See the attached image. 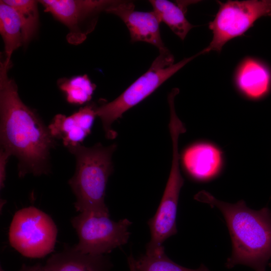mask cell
I'll return each instance as SVG.
<instances>
[{"label": "cell", "instance_id": "6da1fadb", "mask_svg": "<svg viewBox=\"0 0 271 271\" xmlns=\"http://www.w3.org/2000/svg\"><path fill=\"white\" fill-rule=\"evenodd\" d=\"M12 62L0 63L1 148L18 160V176H39L50 171V153L56 142L39 116L21 100L9 77Z\"/></svg>", "mask_w": 271, "mask_h": 271}, {"label": "cell", "instance_id": "7a4b0ae2", "mask_svg": "<svg viewBox=\"0 0 271 271\" xmlns=\"http://www.w3.org/2000/svg\"><path fill=\"white\" fill-rule=\"evenodd\" d=\"M195 199L219 209L225 220L232 242L231 255L225 266H248L255 271H266L271 259V211L248 208L241 200L234 204L220 201L206 191Z\"/></svg>", "mask_w": 271, "mask_h": 271}, {"label": "cell", "instance_id": "3957f363", "mask_svg": "<svg viewBox=\"0 0 271 271\" xmlns=\"http://www.w3.org/2000/svg\"><path fill=\"white\" fill-rule=\"evenodd\" d=\"M116 148L115 144L104 146L100 143L91 147L79 144L67 148L76 161L74 174L68 181L76 197V211L109 215L104 198L113 170L112 157Z\"/></svg>", "mask_w": 271, "mask_h": 271}, {"label": "cell", "instance_id": "277c9868", "mask_svg": "<svg viewBox=\"0 0 271 271\" xmlns=\"http://www.w3.org/2000/svg\"><path fill=\"white\" fill-rule=\"evenodd\" d=\"M201 54L202 51L175 63L174 56L168 49L159 51L149 69L120 95L109 102L96 105L97 116L101 120L106 138L115 139L117 133L112 128L115 121L121 118L124 112L148 97L185 65Z\"/></svg>", "mask_w": 271, "mask_h": 271}, {"label": "cell", "instance_id": "5b68a950", "mask_svg": "<svg viewBox=\"0 0 271 271\" xmlns=\"http://www.w3.org/2000/svg\"><path fill=\"white\" fill-rule=\"evenodd\" d=\"M57 233V226L49 215L29 206L14 214L9 239L11 245L23 256L41 258L54 250Z\"/></svg>", "mask_w": 271, "mask_h": 271}, {"label": "cell", "instance_id": "8992f818", "mask_svg": "<svg viewBox=\"0 0 271 271\" xmlns=\"http://www.w3.org/2000/svg\"><path fill=\"white\" fill-rule=\"evenodd\" d=\"M169 131L173 151L171 168L156 213L148 222L151 239L146 246V253L147 254H153L158 251L163 247V244L167 239L177 232V207L180 190L184 182L179 168L178 141L183 131L176 126L172 127Z\"/></svg>", "mask_w": 271, "mask_h": 271}, {"label": "cell", "instance_id": "52a82bcc", "mask_svg": "<svg viewBox=\"0 0 271 271\" xmlns=\"http://www.w3.org/2000/svg\"><path fill=\"white\" fill-rule=\"evenodd\" d=\"M219 8L209 28L213 36L204 54L220 52L230 40L242 35L262 17H271V0L217 1Z\"/></svg>", "mask_w": 271, "mask_h": 271}, {"label": "cell", "instance_id": "ba28073f", "mask_svg": "<svg viewBox=\"0 0 271 271\" xmlns=\"http://www.w3.org/2000/svg\"><path fill=\"white\" fill-rule=\"evenodd\" d=\"M71 223L78 238L74 247L82 253L93 255H104L125 244L131 224L127 218L114 221L109 215L89 212H80L71 219Z\"/></svg>", "mask_w": 271, "mask_h": 271}, {"label": "cell", "instance_id": "9c48e42d", "mask_svg": "<svg viewBox=\"0 0 271 271\" xmlns=\"http://www.w3.org/2000/svg\"><path fill=\"white\" fill-rule=\"evenodd\" d=\"M112 0H41L45 11L68 29L69 43H82L96 26L101 13L106 12Z\"/></svg>", "mask_w": 271, "mask_h": 271}, {"label": "cell", "instance_id": "30bf717a", "mask_svg": "<svg viewBox=\"0 0 271 271\" xmlns=\"http://www.w3.org/2000/svg\"><path fill=\"white\" fill-rule=\"evenodd\" d=\"M135 6L130 1L113 0L106 11L119 17L125 24L131 42H144L156 47L159 51L167 50L161 36V23L153 11L134 10Z\"/></svg>", "mask_w": 271, "mask_h": 271}, {"label": "cell", "instance_id": "8fae6325", "mask_svg": "<svg viewBox=\"0 0 271 271\" xmlns=\"http://www.w3.org/2000/svg\"><path fill=\"white\" fill-rule=\"evenodd\" d=\"M96 105L88 104L69 116L58 114L48 126L51 136L68 148L81 144L91 130L97 114Z\"/></svg>", "mask_w": 271, "mask_h": 271}, {"label": "cell", "instance_id": "7c38bea8", "mask_svg": "<svg viewBox=\"0 0 271 271\" xmlns=\"http://www.w3.org/2000/svg\"><path fill=\"white\" fill-rule=\"evenodd\" d=\"M182 162L192 178L206 181L214 178L220 172L222 164V153L212 144L197 143L185 150Z\"/></svg>", "mask_w": 271, "mask_h": 271}, {"label": "cell", "instance_id": "4fadbf2b", "mask_svg": "<svg viewBox=\"0 0 271 271\" xmlns=\"http://www.w3.org/2000/svg\"><path fill=\"white\" fill-rule=\"evenodd\" d=\"M45 265L49 271H110L112 264L105 255L84 253L66 245L51 255Z\"/></svg>", "mask_w": 271, "mask_h": 271}, {"label": "cell", "instance_id": "5bb4252c", "mask_svg": "<svg viewBox=\"0 0 271 271\" xmlns=\"http://www.w3.org/2000/svg\"><path fill=\"white\" fill-rule=\"evenodd\" d=\"M235 80L237 87L243 94L250 98L258 99L268 91L271 75L263 64L249 58L238 67Z\"/></svg>", "mask_w": 271, "mask_h": 271}, {"label": "cell", "instance_id": "9a60e30c", "mask_svg": "<svg viewBox=\"0 0 271 271\" xmlns=\"http://www.w3.org/2000/svg\"><path fill=\"white\" fill-rule=\"evenodd\" d=\"M153 11L161 22L165 23L182 40L195 26L186 19L187 7L196 1H179L176 3L166 0H151Z\"/></svg>", "mask_w": 271, "mask_h": 271}, {"label": "cell", "instance_id": "2e32d148", "mask_svg": "<svg viewBox=\"0 0 271 271\" xmlns=\"http://www.w3.org/2000/svg\"><path fill=\"white\" fill-rule=\"evenodd\" d=\"M0 33L4 43L6 62H11L13 52L23 44L22 27L16 11L0 1Z\"/></svg>", "mask_w": 271, "mask_h": 271}, {"label": "cell", "instance_id": "e0dca14e", "mask_svg": "<svg viewBox=\"0 0 271 271\" xmlns=\"http://www.w3.org/2000/svg\"><path fill=\"white\" fill-rule=\"evenodd\" d=\"M18 14L22 23L23 44L27 45L36 34L39 23L38 1L3 0Z\"/></svg>", "mask_w": 271, "mask_h": 271}, {"label": "cell", "instance_id": "ac0fdd59", "mask_svg": "<svg viewBox=\"0 0 271 271\" xmlns=\"http://www.w3.org/2000/svg\"><path fill=\"white\" fill-rule=\"evenodd\" d=\"M58 84L65 94L67 101L76 105H81L90 101L96 88V85L86 74L60 79Z\"/></svg>", "mask_w": 271, "mask_h": 271}, {"label": "cell", "instance_id": "d6986e66", "mask_svg": "<svg viewBox=\"0 0 271 271\" xmlns=\"http://www.w3.org/2000/svg\"><path fill=\"white\" fill-rule=\"evenodd\" d=\"M135 263L138 271H209L204 264L191 269L177 264L167 256L164 246L154 253H145L135 259Z\"/></svg>", "mask_w": 271, "mask_h": 271}, {"label": "cell", "instance_id": "ffe728a7", "mask_svg": "<svg viewBox=\"0 0 271 271\" xmlns=\"http://www.w3.org/2000/svg\"><path fill=\"white\" fill-rule=\"evenodd\" d=\"M11 154L5 150L1 148L0 151V188L3 189L5 186L6 178V168Z\"/></svg>", "mask_w": 271, "mask_h": 271}, {"label": "cell", "instance_id": "44dd1931", "mask_svg": "<svg viewBox=\"0 0 271 271\" xmlns=\"http://www.w3.org/2000/svg\"><path fill=\"white\" fill-rule=\"evenodd\" d=\"M19 271H49L45 265L40 263L30 265L23 264Z\"/></svg>", "mask_w": 271, "mask_h": 271}, {"label": "cell", "instance_id": "7402d4cb", "mask_svg": "<svg viewBox=\"0 0 271 271\" xmlns=\"http://www.w3.org/2000/svg\"><path fill=\"white\" fill-rule=\"evenodd\" d=\"M127 262L130 271H138L136 266L135 259L132 254L128 257Z\"/></svg>", "mask_w": 271, "mask_h": 271}, {"label": "cell", "instance_id": "603a6c76", "mask_svg": "<svg viewBox=\"0 0 271 271\" xmlns=\"http://www.w3.org/2000/svg\"><path fill=\"white\" fill-rule=\"evenodd\" d=\"M0 271H5L4 269H3V268L2 267L1 265V267H0Z\"/></svg>", "mask_w": 271, "mask_h": 271}]
</instances>
